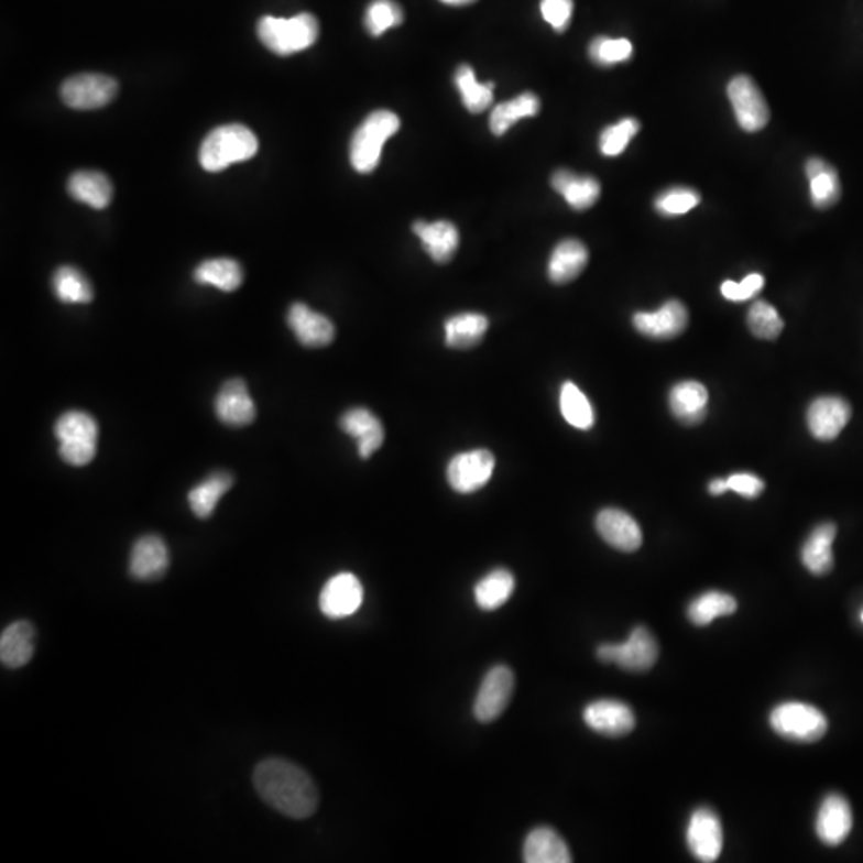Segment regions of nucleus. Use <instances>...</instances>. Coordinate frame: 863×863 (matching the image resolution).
Instances as JSON below:
<instances>
[{
    "label": "nucleus",
    "mask_w": 863,
    "mask_h": 863,
    "mask_svg": "<svg viewBox=\"0 0 863 863\" xmlns=\"http://www.w3.org/2000/svg\"><path fill=\"white\" fill-rule=\"evenodd\" d=\"M490 321L483 314L465 313L445 321V342L452 349H472L482 342Z\"/></svg>",
    "instance_id": "obj_31"
},
{
    "label": "nucleus",
    "mask_w": 863,
    "mask_h": 863,
    "mask_svg": "<svg viewBox=\"0 0 863 863\" xmlns=\"http://www.w3.org/2000/svg\"><path fill=\"white\" fill-rule=\"evenodd\" d=\"M640 132V122L632 117L619 120L614 125L607 127L600 134V151L607 157H615L627 150L629 143Z\"/></svg>",
    "instance_id": "obj_44"
},
{
    "label": "nucleus",
    "mask_w": 863,
    "mask_h": 863,
    "mask_svg": "<svg viewBox=\"0 0 863 863\" xmlns=\"http://www.w3.org/2000/svg\"><path fill=\"white\" fill-rule=\"evenodd\" d=\"M837 537L834 523H822L811 533L801 550L802 565L813 576H823L833 569V546Z\"/></svg>",
    "instance_id": "obj_29"
},
{
    "label": "nucleus",
    "mask_w": 863,
    "mask_h": 863,
    "mask_svg": "<svg viewBox=\"0 0 863 863\" xmlns=\"http://www.w3.org/2000/svg\"><path fill=\"white\" fill-rule=\"evenodd\" d=\"M168 565V548L162 537L148 534L134 543L130 555V575L136 581L151 582L164 578Z\"/></svg>",
    "instance_id": "obj_18"
},
{
    "label": "nucleus",
    "mask_w": 863,
    "mask_h": 863,
    "mask_svg": "<svg viewBox=\"0 0 863 863\" xmlns=\"http://www.w3.org/2000/svg\"><path fill=\"white\" fill-rule=\"evenodd\" d=\"M456 87L461 94L466 109L472 114L487 111L493 102V83L480 84L469 65L459 66L455 74Z\"/></svg>",
    "instance_id": "obj_37"
},
{
    "label": "nucleus",
    "mask_w": 863,
    "mask_h": 863,
    "mask_svg": "<svg viewBox=\"0 0 863 863\" xmlns=\"http://www.w3.org/2000/svg\"><path fill=\"white\" fill-rule=\"evenodd\" d=\"M589 263V250L576 239H566L551 251L547 274L551 282L565 285L576 281Z\"/></svg>",
    "instance_id": "obj_25"
},
{
    "label": "nucleus",
    "mask_w": 863,
    "mask_h": 863,
    "mask_svg": "<svg viewBox=\"0 0 863 863\" xmlns=\"http://www.w3.org/2000/svg\"><path fill=\"white\" fill-rule=\"evenodd\" d=\"M258 148V138L245 125L231 123L218 127L201 143L200 165L207 172H221L237 162L249 161L256 154Z\"/></svg>",
    "instance_id": "obj_2"
},
{
    "label": "nucleus",
    "mask_w": 863,
    "mask_h": 863,
    "mask_svg": "<svg viewBox=\"0 0 863 863\" xmlns=\"http://www.w3.org/2000/svg\"><path fill=\"white\" fill-rule=\"evenodd\" d=\"M852 830V811L846 798L841 795H829L823 799L817 813L816 831L827 846H838L843 843Z\"/></svg>",
    "instance_id": "obj_21"
},
{
    "label": "nucleus",
    "mask_w": 863,
    "mask_h": 863,
    "mask_svg": "<svg viewBox=\"0 0 863 863\" xmlns=\"http://www.w3.org/2000/svg\"><path fill=\"white\" fill-rule=\"evenodd\" d=\"M318 21L310 13L292 18L264 17L258 23V37L275 55L288 56L313 47L318 39Z\"/></svg>",
    "instance_id": "obj_3"
},
{
    "label": "nucleus",
    "mask_w": 863,
    "mask_h": 863,
    "mask_svg": "<svg viewBox=\"0 0 863 863\" xmlns=\"http://www.w3.org/2000/svg\"><path fill=\"white\" fill-rule=\"evenodd\" d=\"M728 97L734 109L735 119L745 132H760L769 122V106L752 77H734L728 85Z\"/></svg>",
    "instance_id": "obj_9"
},
{
    "label": "nucleus",
    "mask_w": 863,
    "mask_h": 863,
    "mask_svg": "<svg viewBox=\"0 0 863 863\" xmlns=\"http://www.w3.org/2000/svg\"><path fill=\"white\" fill-rule=\"evenodd\" d=\"M583 721L590 730L608 738H622L632 732L636 724L631 707L613 699L589 703L583 710Z\"/></svg>",
    "instance_id": "obj_14"
},
{
    "label": "nucleus",
    "mask_w": 863,
    "mask_h": 863,
    "mask_svg": "<svg viewBox=\"0 0 863 863\" xmlns=\"http://www.w3.org/2000/svg\"><path fill=\"white\" fill-rule=\"evenodd\" d=\"M339 426L350 437L356 438L357 449L362 459H370V456L384 444V427L370 409H349L342 415Z\"/></svg>",
    "instance_id": "obj_22"
},
{
    "label": "nucleus",
    "mask_w": 863,
    "mask_h": 863,
    "mask_svg": "<svg viewBox=\"0 0 863 863\" xmlns=\"http://www.w3.org/2000/svg\"><path fill=\"white\" fill-rule=\"evenodd\" d=\"M53 292L65 304H87L94 299V288L83 272L63 266L53 275Z\"/></svg>",
    "instance_id": "obj_38"
},
{
    "label": "nucleus",
    "mask_w": 863,
    "mask_h": 863,
    "mask_svg": "<svg viewBox=\"0 0 863 863\" xmlns=\"http://www.w3.org/2000/svg\"><path fill=\"white\" fill-rule=\"evenodd\" d=\"M59 456L74 467L90 465L97 456L98 424L84 412H67L55 424Z\"/></svg>",
    "instance_id": "obj_5"
},
{
    "label": "nucleus",
    "mask_w": 863,
    "mask_h": 863,
    "mask_svg": "<svg viewBox=\"0 0 863 863\" xmlns=\"http://www.w3.org/2000/svg\"><path fill=\"white\" fill-rule=\"evenodd\" d=\"M597 657L601 663L615 664L627 671H646L657 663L659 646L651 632L640 625L633 629L627 642L598 646Z\"/></svg>",
    "instance_id": "obj_7"
},
{
    "label": "nucleus",
    "mask_w": 863,
    "mask_h": 863,
    "mask_svg": "<svg viewBox=\"0 0 863 863\" xmlns=\"http://www.w3.org/2000/svg\"><path fill=\"white\" fill-rule=\"evenodd\" d=\"M862 622H863V613H862Z\"/></svg>",
    "instance_id": "obj_51"
},
{
    "label": "nucleus",
    "mask_w": 863,
    "mask_h": 863,
    "mask_svg": "<svg viewBox=\"0 0 863 863\" xmlns=\"http://www.w3.org/2000/svg\"><path fill=\"white\" fill-rule=\"evenodd\" d=\"M668 403H670L671 413L680 423L686 426H696L706 419L709 392H707L706 385L698 381L678 382L670 391Z\"/></svg>",
    "instance_id": "obj_23"
},
{
    "label": "nucleus",
    "mask_w": 863,
    "mask_h": 863,
    "mask_svg": "<svg viewBox=\"0 0 863 863\" xmlns=\"http://www.w3.org/2000/svg\"><path fill=\"white\" fill-rule=\"evenodd\" d=\"M730 490V484H728V480L717 479L709 484V493L712 496H721V494L727 493Z\"/></svg>",
    "instance_id": "obj_49"
},
{
    "label": "nucleus",
    "mask_w": 863,
    "mask_h": 863,
    "mask_svg": "<svg viewBox=\"0 0 863 863\" xmlns=\"http://www.w3.org/2000/svg\"><path fill=\"white\" fill-rule=\"evenodd\" d=\"M34 625L28 621L10 624L0 636V660L6 667H24L34 656Z\"/></svg>",
    "instance_id": "obj_28"
},
{
    "label": "nucleus",
    "mask_w": 863,
    "mask_h": 863,
    "mask_svg": "<svg viewBox=\"0 0 863 863\" xmlns=\"http://www.w3.org/2000/svg\"><path fill=\"white\" fill-rule=\"evenodd\" d=\"M771 727L784 739L811 744L826 735L829 721L816 707L802 702H785L771 713Z\"/></svg>",
    "instance_id": "obj_6"
},
{
    "label": "nucleus",
    "mask_w": 863,
    "mask_h": 863,
    "mask_svg": "<svg viewBox=\"0 0 863 863\" xmlns=\"http://www.w3.org/2000/svg\"><path fill=\"white\" fill-rule=\"evenodd\" d=\"M398 129L400 119L394 112L385 109L371 112L350 141V164L353 168L362 175L373 172L380 164L382 148Z\"/></svg>",
    "instance_id": "obj_4"
},
{
    "label": "nucleus",
    "mask_w": 863,
    "mask_h": 863,
    "mask_svg": "<svg viewBox=\"0 0 863 863\" xmlns=\"http://www.w3.org/2000/svg\"><path fill=\"white\" fill-rule=\"evenodd\" d=\"M413 231L419 237L424 250L438 264L448 263L459 247V232L449 221H416Z\"/></svg>",
    "instance_id": "obj_24"
},
{
    "label": "nucleus",
    "mask_w": 863,
    "mask_h": 863,
    "mask_svg": "<svg viewBox=\"0 0 863 863\" xmlns=\"http://www.w3.org/2000/svg\"><path fill=\"white\" fill-rule=\"evenodd\" d=\"M405 20L402 7L395 0H373L365 13L368 33L378 37L392 28H397Z\"/></svg>",
    "instance_id": "obj_41"
},
{
    "label": "nucleus",
    "mask_w": 863,
    "mask_h": 863,
    "mask_svg": "<svg viewBox=\"0 0 863 863\" xmlns=\"http://www.w3.org/2000/svg\"><path fill=\"white\" fill-rule=\"evenodd\" d=\"M515 589V578L509 569L498 568L488 572L473 590L477 607L482 611H496L507 603Z\"/></svg>",
    "instance_id": "obj_34"
},
{
    "label": "nucleus",
    "mask_w": 863,
    "mask_h": 863,
    "mask_svg": "<svg viewBox=\"0 0 863 863\" xmlns=\"http://www.w3.org/2000/svg\"><path fill=\"white\" fill-rule=\"evenodd\" d=\"M633 47L627 39L597 37L590 42L589 56L596 65L610 67L632 58Z\"/></svg>",
    "instance_id": "obj_43"
},
{
    "label": "nucleus",
    "mask_w": 863,
    "mask_h": 863,
    "mask_svg": "<svg viewBox=\"0 0 863 863\" xmlns=\"http://www.w3.org/2000/svg\"><path fill=\"white\" fill-rule=\"evenodd\" d=\"M851 406L841 397H819L808 409V427L822 441L834 440L851 419Z\"/></svg>",
    "instance_id": "obj_19"
},
{
    "label": "nucleus",
    "mask_w": 863,
    "mask_h": 863,
    "mask_svg": "<svg viewBox=\"0 0 863 863\" xmlns=\"http://www.w3.org/2000/svg\"><path fill=\"white\" fill-rule=\"evenodd\" d=\"M551 187L565 197L569 207L583 211L600 199L601 186L593 176H579L571 170H558L551 176Z\"/></svg>",
    "instance_id": "obj_27"
},
{
    "label": "nucleus",
    "mask_w": 863,
    "mask_h": 863,
    "mask_svg": "<svg viewBox=\"0 0 863 863\" xmlns=\"http://www.w3.org/2000/svg\"><path fill=\"white\" fill-rule=\"evenodd\" d=\"M688 846L700 862H714L723 851V827L717 813L700 808L688 826Z\"/></svg>",
    "instance_id": "obj_15"
},
{
    "label": "nucleus",
    "mask_w": 863,
    "mask_h": 863,
    "mask_svg": "<svg viewBox=\"0 0 863 863\" xmlns=\"http://www.w3.org/2000/svg\"><path fill=\"white\" fill-rule=\"evenodd\" d=\"M764 286V277L762 274H750L741 283L727 281L721 285V295L724 298L741 303L755 298Z\"/></svg>",
    "instance_id": "obj_47"
},
{
    "label": "nucleus",
    "mask_w": 863,
    "mask_h": 863,
    "mask_svg": "<svg viewBox=\"0 0 863 863\" xmlns=\"http://www.w3.org/2000/svg\"><path fill=\"white\" fill-rule=\"evenodd\" d=\"M494 467H496V459L488 449L461 452L449 461L447 469L449 487L456 493H476L490 482Z\"/></svg>",
    "instance_id": "obj_10"
},
{
    "label": "nucleus",
    "mask_w": 863,
    "mask_h": 863,
    "mask_svg": "<svg viewBox=\"0 0 863 863\" xmlns=\"http://www.w3.org/2000/svg\"><path fill=\"white\" fill-rule=\"evenodd\" d=\"M253 784L264 802L290 819H307L317 811L318 791L313 777L286 760L269 758L258 764Z\"/></svg>",
    "instance_id": "obj_1"
},
{
    "label": "nucleus",
    "mask_w": 863,
    "mask_h": 863,
    "mask_svg": "<svg viewBox=\"0 0 863 863\" xmlns=\"http://www.w3.org/2000/svg\"><path fill=\"white\" fill-rule=\"evenodd\" d=\"M699 204L700 196L698 190L691 189V187L677 186L664 190L654 201V207L660 215L680 216L688 214L692 208L698 207Z\"/></svg>",
    "instance_id": "obj_45"
},
{
    "label": "nucleus",
    "mask_w": 863,
    "mask_h": 863,
    "mask_svg": "<svg viewBox=\"0 0 863 863\" xmlns=\"http://www.w3.org/2000/svg\"><path fill=\"white\" fill-rule=\"evenodd\" d=\"M560 409L566 423L576 429L589 430L596 423V413L586 394L575 384L565 382L560 392Z\"/></svg>",
    "instance_id": "obj_39"
},
{
    "label": "nucleus",
    "mask_w": 863,
    "mask_h": 863,
    "mask_svg": "<svg viewBox=\"0 0 863 863\" xmlns=\"http://www.w3.org/2000/svg\"><path fill=\"white\" fill-rule=\"evenodd\" d=\"M215 413L226 426L243 427L256 417L253 398L242 380H229L222 384L215 398Z\"/></svg>",
    "instance_id": "obj_17"
},
{
    "label": "nucleus",
    "mask_w": 863,
    "mask_h": 863,
    "mask_svg": "<svg viewBox=\"0 0 863 863\" xmlns=\"http://www.w3.org/2000/svg\"><path fill=\"white\" fill-rule=\"evenodd\" d=\"M806 176H808L809 190H811V200L813 207L826 208L833 207L841 197V182L838 176L837 170L830 164H827L823 159L812 157L806 164Z\"/></svg>",
    "instance_id": "obj_30"
},
{
    "label": "nucleus",
    "mask_w": 863,
    "mask_h": 863,
    "mask_svg": "<svg viewBox=\"0 0 863 863\" xmlns=\"http://www.w3.org/2000/svg\"><path fill=\"white\" fill-rule=\"evenodd\" d=\"M523 861L526 863H569L571 851L564 838L550 827H537L529 831L523 844Z\"/></svg>",
    "instance_id": "obj_26"
},
{
    "label": "nucleus",
    "mask_w": 863,
    "mask_h": 863,
    "mask_svg": "<svg viewBox=\"0 0 863 863\" xmlns=\"http://www.w3.org/2000/svg\"><path fill=\"white\" fill-rule=\"evenodd\" d=\"M728 480L730 490L747 499L758 498L763 493L764 482L753 473H734Z\"/></svg>",
    "instance_id": "obj_48"
},
{
    "label": "nucleus",
    "mask_w": 863,
    "mask_h": 863,
    "mask_svg": "<svg viewBox=\"0 0 863 863\" xmlns=\"http://www.w3.org/2000/svg\"><path fill=\"white\" fill-rule=\"evenodd\" d=\"M194 278L200 285H211L221 292H236L243 281V272L237 261L229 258H216L204 261L194 272Z\"/></svg>",
    "instance_id": "obj_36"
},
{
    "label": "nucleus",
    "mask_w": 863,
    "mask_h": 863,
    "mask_svg": "<svg viewBox=\"0 0 863 863\" xmlns=\"http://www.w3.org/2000/svg\"><path fill=\"white\" fill-rule=\"evenodd\" d=\"M575 2L572 0H543L540 2V13L544 20L554 28L557 33H565L571 23Z\"/></svg>",
    "instance_id": "obj_46"
},
{
    "label": "nucleus",
    "mask_w": 863,
    "mask_h": 863,
    "mask_svg": "<svg viewBox=\"0 0 863 863\" xmlns=\"http://www.w3.org/2000/svg\"><path fill=\"white\" fill-rule=\"evenodd\" d=\"M233 479L231 473L215 472L210 477L194 487L187 494L190 511L197 518H210L214 515L216 505L221 498L231 490Z\"/></svg>",
    "instance_id": "obj_32"
},
{
    "label": "nucleus",
    "mask_w": 863,
    "mask_h": 863,
    "mask_svg": "<svg viewBox=\"0 0 863 863\" xmlns=\"http://www.w3.org/2000/svg\"><path fill=\"white\" fill-rule=\"evenodd\" d=\"M363 603V586L352 572H339L325 583L318 598L321 613L330 619H345L359 611Z\"/></svg>",
    "instance_id": "obj_12"
},
{
    "label": "nucleus",
    "mask_w": 863,
    "mask_h": 863,
    "mask_svg": "<svg viewBox=\"0 0 863 863\" xmlns=\"http://www.w3.org/2000/svg\"><path fill=\"white\" fill-rule=\"evenodd\" d=\"M688 321V309L677 299L667 301L656 313H636L633 316L635 330L657 341L677 338L686 330Z\"/></svg>",
    "instance_id": "obj_13"
},
{
    "label": "nucleus",
    "mask_w": 863,
    "mask_h": 863,
    "mask_svg": "<svg viewBox=\"0 0 863 863\" xmlns=\"http://www.w3.org/2000/svg\"><path fill=\"white\" fill-rule=\"evenodd\" d=\"M747 324L752 335L760 339H767V341L779 338L782 330H784V320H782L779 313L764 301H756L752 304Z\"/></svg>",
    "instance_id": "obj_42"
},
{
    "label": "nucleus",
    "mask_w": 863,
    "mask_h": 863,
    "mask_svg": "<svg viewBox=\"0 0 863 863\" xmlns=\"http://www.w3.org/2000/svg\"><path fill=\"white\" fill-rule=\"evenodd\" d=\"M597 532L604 543L621 551H635L642 547L643 534L638 523L627 512L603 509L597 515Z\"/></svg>",
    "instance_id": "obj_20"
},
{
    "label": "nucleus",
    "mask_w": 863,
    "mask_h": 863,
    "mask_svg": "<svg viewBox=\"0 0 863 863\" xmlns=\"http://www.w3.org/2000/svg\"><path fill=\"white\" fill-rule=\"evenodd\" d=\"M515 689V675L507 665H494L484 675L476 702L473 717L480 723L496 721L507 710Z\"/></svg>",
    "instance_id": "obj_8"
},
{
    "label": "nucleus",
    "mask_w": 863,
    "mask_h": 863,
    "mask_svg": "<svg viewBox=\"0 0 863 863\" xmlns=\"http://www.w3.org/2000/svg\"><path fill=\"white\" fill-rule=\"evenodd\" d=\"M288 327L306 348H325L335 339V325L330 318L321 316L304 303H295L288 310Z\"/></svg>",
    "instance_id": "obj_16"
},
{
    "label": "nucleus",
    "mask_w": 863,
    "mask_h": 863,
    "mask_svg": "<svg viewBox=\"0 0 863 863\" xmlns=\"http://www.w3.org/2000/svg\"><path fill=\"white\" fill-rule=\"evenodd\" d=\"M735 610H738V601L734 597L721 592H707L689 604L688 618L692 624L702 627L721 615L734 614Z\"/></svg>",
    "instance_id": "obj_40"
},
{
    "label": "nucleus",
    "mask_w": 863,
    "mask_h": 863,
    "mask_svg": "<svg viewBox=\"0 0 863 863\" xmlns=\"http://www.w3.org/2000/svg\"><path fill=\"white\" fill-rule=\"evenodd\" d=\"M117 95V83L101 74H79L62 87V100L73 109H98L109 105Z\"/></svg>",
    "instance_id": "obj_11"
},
{
    "label": "nucleus",
    "mask_w": 863,
    "mask_h": 863,
    "mask_svg": "<svg viewBox=\"0 0 863 863\" xmlns=\"http://www.w3.org/2000/svg\"><path fill=\"white\" fill-rule=\"evenodd\" d=\"M67 189L74 199L87 204L88 207L97 208V210H102L111 204V182L100 172L74 173L67 184Z\"/></svg>",
    "instance_id": "obj_33"
},
{
    "label": "nucleus",
    "mask_w": 863,
    "mask_h": 863,
    "mask_svg": "<svg viewBox=\"0 0 863 863\" xmlns=\"http://www.w3.org/2000/svg\"><path fill=\"white\" fill-rule=\"evenodd\" d=\"M441 2L447 3V6L462 7L470 6V3L477 2V0H441Z\"/></svg>",
    "instance_id": "obj_50"
},
{
    "label": "nucleus",
    "mask_w": 863,
    "mask_h": 863,
    "mask_svg": "<svg viewBox=\"0 0 863 863\" xmlns=\"http://www.w3.org/2000/svg\"><path fill=\"white\" fill-rule=\"evenodd\" d=\"M540 109V101L532 91L518 95L512 101L501 102L491 111L490 129L496 136H502L511 130L518 120L526 117L537 116Z\"/></svg>",
    "instance_id": "obj_35"
}]
</instances>
